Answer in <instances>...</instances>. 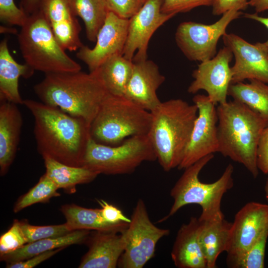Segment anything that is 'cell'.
Returning <instances> with one entry per match:
<instances>
[{"instance_id": "52a82bcc", "label": "cell", "mask_w": 268, "mask_h": 268, "mask_svg": "<svg viewBox=\"0 0 268 268\" xmlns=\"http://www.w3.org/2000/svg\"><path fill=\"white\" fill-rule=\"evenodd\" d=\"M151 112L124 96L108 94L90 124L91 138L109 145L119 144L125 138L147 134Z\"/></svg>"}, {"instance_id": "7402d4cb", "label": "cell", "mask_w": 268, "mask_h": 268, "mask_svg": "<svg viewBox=\"0 0 268 268\" xmlns=\"http://www.w3.org/2000/svg\"><path fill=\"white\" fill-rule=\"evenodd\" d=\"M35 70L26 64L16 62L9 53L7 40L0 44V99L15 104H23L19 91V79L31 77Z\"/></svg>"}, {"instance_id": "4316f807", "label": "cell", "mask_w": 268, "mask_h": 268, "mask_svg": "<svg viewBox=\"0 0 268 268\" xmlns=\"http://www.w3.org/2000/svg\"><path fill=\"white\" fill-rule=\"evenodd\" d=\"M45 174L54 182L59 189L66 193H75L78 185L90 183L99 175L97 172L84 166L65 164L49 157L43 158Z\"/></svg>"}, {"instance_id": "5b68a950", "label": "cell", "mask_w": 268, "mask_h": 268, "mask_svg": "<svg viewBox=\"0 0 268 268\" xmlns=\"http://www.w3.org/2000/svg\"><path fill=\"white\" fill-rule=\"evenodd\" d=\"M209 154L185 169V171L170 191L173 204L168 215L160 220L163 221L174 215L181 208L190 204H199L201 213L199 217L201 221L224 217L221 209L224 195L234 185V167L229 164L221 177L212 183L200 181L199 174L203 168L213 158Z\"/></svg>"}, {"instance_id": "277c9868", "label": "cell", "mask_w": 268, "mask_h": 268, "mask_svg": "<svg viewBox=\"0 0 268 268\" xmlns=\"http://www.w3.org/2000/svg\"><path fill=\"white\" fill-rule=\"evenodd\" d=\"M196 104L181 99L161 103L152 111L147 136L165 171L177 167L189 143L198 116Z\"/></svg>"}, {"instance_id": "d4e9b609", "label": "cell", "mask_w": 268, "mask_h": 268, "mask_svg": "<svg viewBox=\"0 0 268 268\" xmlns=\"http://www.w3.org/2000/svg\"><path fill=\"white\" fill-rule=\"evenodd\" d=\"M90 230H77L67 235L38 240L25 244L15 251L0 256V261L6 264L23 261L42 253L73 244L86 242Z\"/></svg>"}, {"instance_id": "4dcf8cb0", "label": "cell", "mask_w": 268, "mask_h": 268, "mask_svg": "<svg viewBox=\"0 0 268 268\" xmlns=\"http://www.w3.org/2000/svg\"><path fill=\"white\" fill-rule=\"evenodd\" d=\"M268 229L260 237L248 250L236 256H227L228 267L232 268H263Z\"/></svg>"}, {"instance_id": "8992f818", "label": "cell", "mask_w": 268, "mask_h": 268, "mask_svg": "<svg viewBox=\"0 0 268 268\" xmlns=\"http://www.w3.org/2000/svg\"><path fill=\"white\" fill-rule=\"evenodd\" d=\"M17 37L25 64L34 70L45 73L81 70L80 65L60 45L39 9L29 16Z\"/></svg>"}, {"instance_id": "ffe728a7", "label": "cell", "mask_w": 268, "mask_h": 268, "mask_svg": "<svg viewBox=\"0 0 268 268\" xmlns=\"http://www.w3.org/2000/svg\"><path fill=\"white\" fill-rule=\"evenodd\" d=\"M23 118L17 105L0 100V174L5 175L15 157L19 142Z\"/></svg>"}, {"instance_id": "484cf974", "label": "cell", "mask_w": 268, "mask_h": 268, "mask_svg": "<svg viewBox=\"0 0 268 268\" xmlns=\"http://www.w3.org/2000/svg\"><path fill=\"white\" fill-rule=\"evenodd\" d=\"M133 67V61L126 58L122 54H116L107 59L93 71L109 94L124 96Z\"/></svg>"}, {"instance_id": "836d02e7", "label": "cell", "mask_w": 268, "mask_h": 268, "mask_svg": "<svg viewBox=\"0 0 268 268\" xmlns=\"http://www.w3.org/2000/svg\"><path fill=\"white\" fill-rule=\"evenodd\" d=\"M29 16L16 5L14 0H0V19L2 22L21 27L26 23Z\"/></svg>"}, {"instance_id": "7bdbcfd3", "label": "cell", "mask_w": 268, "mask_h": 268, "mask_svg": "<svg viewBox=\"0 0 268 268\" xmlns=\"http://www.w3.org/2000/svg\"><path fill=\"white\" fill-rule=\"evenodd\" d=\"M248 4L254 7L257 13L268 10V0H250Z\"/></svg>"}, {"instance_id": "44dd1931", "label": "cell", "mask_w": 268, "mask_h": 268, "mask_svg": "<svg viewBox=\"0 0 268 268\" xmlns=\"http://www.w3.org/2000/svg\"><path fill=\"white\" fill-rule=\"evenodd\" d=\"M201 221L192 217L179 228L171 253L175 266L179 268H207L199 241Z\"/></svg>"}, {"instance_id": "f6af8a7d", "label": "cell", "mask_w": 268, "mask_h": 268, "mask_svg": "<svg viewBox=\"0 0 268 268\" xmlns=\"http://www.w3.org/2000/svg\"><path fill=\"white\" fill-rule=\"evenodd\" d=\"M265 196H266V200L268 202V178H267V180L266 182V184L265 186Z\"/></svg>"}, {"instance_id": "603a6c76", "label": "cell", "mask_w": 268, "mask_h": 268, "mask_svg": "<svg viewBox=\"0 0 268 268\" xmlns=\"http://www.w3.org/2000/svg\"><path fill=\"white\" fill-rule=\"evenodd\" d=\"M200 221L199 238L207 268H215L219 255L228 249L232 222L224 217Z\"/></svg>"}, {"instance_id": "e575fe53", "label": "cell", "mask_w": 268, "mask_h": 268, "mask_svg": "<svg viewBox=\"0 0 268 268\" xmlns=\"http://www.w3.org/2000/svg\"><path fill=\"white\" fill-rule=\"evenodd\" d=\"M214 0H163L162 12L176 14L201 6H212Z\"/></svg>"}, {"instance_id": "8fae6325", "label": "cell", "mask_w": 268, "mask_h": 268, "mask_svg": "<svg viewBox=\"0 0 268 268\" xmlns=\"http://www.w3.org/2000/svg\"><path fill=\"white\" fill-rule=\"evenodd\" d=\"M198 108L189 143L178 168L185 169L206 156L218 151L217 115L215 104L207 95L197 94L193 98Z\"/></svg>"}, {"instance_id": "f546056e", "label": "cell", "mask_w": 268, "mask_h": 268, "mask_svg": "<svg viewBox=\"0 0 268 268\" xmlns=\"http://www.w3.org/2000/svg\"><path fill=\"white\" fill-rule=\"evenodd\" d=\"M59 188L45 173L38 183L15 202L13 212L17 213L34 204L48 202L52 198L60 196Z\"/></svg>"}, {"instance_id": "b9f144b4", "label": "cell", "mask_w": 268, "mask_h": 268, "mask_svg": "<svg viewBox=\"0 0 268 268\" xmlns=\"http://www.w3.org/2000/svg\"><path fill=\"white\" fill-rule=\"evenodd\" d=\"M40 0H22L20 7L30 15L39 9Z\"/></svg>"}, {"instance_id": "cb8c5ba5", "label": "cell", "mask_w": 268, "mask_h": 268, "mask_svg": "<svg viewBox=\"0 0 268 268\" xmlns=\"http://www.w3.org/2000/svg\"><path fill=\"white\" fill-rule=\"evenodd\" d=\"M65 216L68 228L71 231L88 230L122 233L129 223H110L102 215L100 208H87L75 204H66L60 209Z\"/></svg>"}, {"instance_id": "ee69618b", "label": "cell", "mask_w": 268, "mask_h": 268, "mask_svg": "<svg viewBox=\"0 0 268 268\" xmlns=\"http://www.w3.org/2000/svg\"><path fill=\"white\" fill-rule=\"evenodd\" d=\"M1 33H9L16 34L17 33L16 29L11 27H6L4 26H0V27Z\"/></svg>"}, {"instance_id": "9c48e42d", "label": "cell", "mask_w": 268, "mask_h": 268, "mask_svg": "<svg viewBox=\"0 0 268 268\" xmlns=\"http://www.w3.org/2000/svg\"><path fill=\"white\" fill-rule=\"evenodd\" d=\"M169 233V229L159 228L152 222L144 202L142 199H138L131 215V221L122 232L125 247L118 267L142 268L154 257L159 240Z\"/></svg>"}, {"instance_id": "74e56055", "label": "cell", "mask_w": 268, "mask_h": 268, "mask_svg": "<svg viewBox=\"0 0 268 268\" xmlns=\"http://www.w3.org/2000/svg\"><path fill=\"white\" fill-rule=\"evenodd\" d=\"M257 165L259 170L268 174V125L260 137L257 151Z\"/></svg>"}, {"instance_id": "f1b7e54d", "label": "cell", "mask_w": 268, "mask_h": 268, "mask_svg": "<svg viewBox=\"0 0 268 268\" xmlns=\"http://www.w3.org/2000/svg\"><path fill=\"white\" fill-rule=\"evenodd\" d=\"M69 0L74 15L83 21L87 39L92 42H96L97 34L109 11L106 0Z\"/></svg>"}, {"instance_id": "83f0119b", "label": "cell", "mask_w": 268, "mask_h": 268, "mask_svg": "<svg viewBox=\"0 0 268 268\" xmlns=\"http://www.w3.org/2000/svg\"><path fill=\"white\" fill-rule=\"evenodd\" d=\"M249 80V83H231L228 95L268 121V85L258 80Z\"/></svg>"}, {"instance_id": "60d3db41", "label": "cell", "mask_w": 268, "mask_h": 268, "mask_svg": "<svg viewBox=\"0 0 268 268\" xmlns=\"http://www.w3.org/2000/svg\"><path fill=\"white\" fill-rule=\"evenodd\" d=\"M244 17L263 24L268 29V17L260 16L257 13H245ZM257 44L267 53L268 56V39L265 42H258Z\"/></svg>"}, {"instance_id": "5bb4252c", "label": "cell", "mask_w": 268, "mask_h": 268, "mask_svg": "<svg viewBox=\"0 0 268 268\" xmlns=\"http://www.w3.org/2000/svg\"><path fill=\"white\" fill-rule=\"evenodd\" d=\"M129 19L122 18L109 11L99 31L93 48L83 45L76 56L88 67L89 72L95 70L107 59L122 54L127 41Z\"/></svg>"}, {"instance_id": "6da1fadb", "label": "cell", "mask_w": 268, "mask_h": 268, "mask_svg": "<svg viewBox=\"0 0 268 268\" xmlns=\"http://www.w3.org/2000/svg\"><path fill=\"white\" fill-rule=\"evenodd\" d=\"M23 105L33 117L37 149L42 158L49 157L67 165L82 166L91 137L90 125L83 119L41 101L26 99Z\"/></svg>"}, {"instance_id": "ac0fdd59", "label": "cell", "mask_w": 268, "mask_h": 268, "mask_svg": "<svg viewBox=\"0 0 268 268\" xmlns=\"http://www.w3.org/2000/svg\"><path fill=\"white\" fill-rule=\"evenodd\" d=\"M133 72L124 97L140 107L151 112L160 103L157 90L165 78L158 66L147 59L133 62Z\"/></svg>"}, {"instance_id": "d6a6232c", "label": "cell", "mask_w": 268, "mask_h": 268, "mask_svg": "<svg viewBox=\"0 0 268 268\" xmlns=\"http://www.w3.org/2000/svg\"><path fill=\"white\" fill-rule=\"evenodd\" d=\"M26 244L20 221L15 219L7 231L0 236V256L15 251Z\"/></svg>"}, {"instance_id": "f35d334b", "label": "cell", "mask_w": 268, "mask_h": 268, "mask_svg": "<svg viewBox=\"0 0 268 268\" xmlns=\"http://www.w3.org/2000/svg\"><path fill=\"white\" fill-rule=\"evenodd\" d=\"M66 248L63 247L48 251L28 259L6 264L7 268H32L49 259L57 253Z\"/></svg>"}, {"instance_id": "8d00e7d4", "label": "cell", "mask_w": 268, "mask_h": 268, "mask_svg": "<svg viewBox=\"0 0 268 268\" xmlns=\"http://www.w3.org/2000/svg\"><path fill=\"white\" fill-rule=\"evenodd\" d=\"M97 201L101 206L102 216L108 222L113 224L130 222L131 218L127 217L122 211L116 206L102 199L97 200Z\"/></svg>"}, {"instance_id": "2e32d148", "label": "cell", "mask_w": 268, "mask_h": 268, "mask_svg": "<svg viewBox=\"0 0 268 268\" xmlns=\"http://www.w3.org/2000/svg\"><path fill=\"white\" fill-rule=\"evenodd\" d=\"M268 229V204L249 202L236 214L232 222L227 256H236L251 247Z\"/></svg>"}, {"instance_id": "ab89813d", "label": "cell", "mask_w": 268, "mask_h": 268, "mask_svg": "<svg viewBox=\"0 0 268 268\" xmlns=\"http://www.w3.org/2000/svg\"><path fill=\"white\" fill-rule=\"evenodd\" d=\"M248 5V0H214L212 14L220 15L232 9L244 10Z\"/></svg>"}, {"instance_id": "7a4b0ae2", "label": "cell", "mask_w": 268, "mask_h": 268, "mask_svg": "<svg viewBox=\"0 0 268 268\" xmlns=\"http://www.w3.org/2000/svg\"><path fill=\"white\" fill-rule=\"evenodd\" d=\"M33 88L41 102L83 119L90 125L109 94L94 71L81 70L45 73Z\"/></svg>"}, {"instance_id": "1f68e13d", "label": "cell", "mask_w": 268, "mask_h": 268, "mask_svg": "<svg viewBox=\"0 0 268 268\" xmlns=\"http://www.w3.org/2000/svg\"><path fill=\"white\" fill-rule=\"evenodd\" d=\"M20 224L27 243L38 240L61 237L72 232L66 223L59 225L38 226L31 225L26 220Z\"/></svg>"}, {"instance_id": "3957f363", "label": "cell", "mask_w": 268, "mask_h": 268, "mask_svg": "<svg viewBox=\"0 0 268 268\" xmlns=\"http://www.w3.org/2000/svg\"><path fill=\"white\" fill-rule=\"evenodd\" d=\"M216 111L218 152L242 164L256 178L258 143L268 121L234 100L218 104Z\"/></svg>"}, {"instance_id": "9a60e30c", "label": "cell", "mask_w": 268, "mask_h": 268, "mask_svg": "<svg viewBox=\"0 0 268 268\" xmlns=\"http://www.w3.org/2000/svg\"><path fill=\"white\" fill-rule=\"evenodd\" d=\"M222 39L235 58L231 83L256 79L268 84V56L257 43L252 44L233 33H226Z\"/></svg>"}, {"instance_id": "4fadbf2b", "label": "cell", "mask_w": 268, "mask_h": 268, "mask_svg": "<svg viewBox=\"0 0 268 268\" xmlns=\"http://www.w3.org/2000/svg\"><path fill=\"white\" fill-rule=\"evenodd\" d=\"M233 56L230 49L225 46L213 58L201 62L193 72L194 80L188 88V92L196 94L203 90L215 105L227 102L228 89L232 81L229 64Z\"/></svg>"}, {"instance_id": "e0dca14e", "label": "cell", "mask_w": 268, "mask_h": 268, "mask_svg": "<svg viewBox=\"0 0 268 268\" xmlns=\"http://www.w3.org/2000/svg\"><path fill=\"white\" fill-rule=\"evenodd\" d=\"M39 9L64 50L76 51L83 45L79 38L81 27L69 0H40Z\"/></svg>"}, {"instance_id": "30bf717a", "label": "cell", "mask_w": 268, "mask_h": 268, "mask_svg": "<svg viewBox=\"0 0 268 268\" xmlns=\"http://www.w3.org/2000/svg\"><path fill=\"white\" fill-rule=\"evenodd\" d=\"M241 14V11L235 9L227 11L218 21L209 25L182 22L175 33L177 45L190 61L202 62L211 59L217 54V43L226 33L229 24Z\"/></svg>"}, {"instance_id": "ba28073f", "label": "cell", "mask_w": 268, "mask_h": 268, "mask_svg": "<svg viewBox=\"0 0 268 268\" xmlns=\"http://www.w3.org/2000/svg\"><path fill=\"white\" fill-rule=\"evenodd\" d=\"M156 159L147 134L130 137L117 145L101 144L90 137L82 166L99 174L123 175L133 172L143 162Z\"/></svg>"}, {"instance_id": "d590c367", "label": "cell", "mask_w": 268, "mask_h": 268, "mask_svg": "<svg viewBox=\"0 0 268 268\" xmlns=\"http://www.w3.org/2000/svg\"><path fill=\"white\" fill-rule=\"evenodd\" d=\"M109 11L130 19L143 6L146 0H106Z\"/></svg>"}, {"instance_id": "d6986e66", "label": "cell", "mask_w": 268, "mask_h": 268, "mask_svg": "<svg viewBox=\"0 0 268 268\" xmlns=\"http://www.w3.org/2000/svg\"><path fill=\"white\" fill-rule=\"evenodd\" d=\"M86 242L88 250L82 257L79 268H115L123 254L125 242L122 233L95 231Z\"/></svg>"}, {"instance_id": "7c38bea8", "label": "cell", "mask_w": 268, "mask_h": 268, "mask_svg": "<svg viewBox=\"0 0 268 268\" xmlns=\"http://www.w3.org/2000/svg\"><path fill=\"white\" fill-rule=\"evenodd\" d=\"M163 0H146L129 19L127 41L123 55L133 62L147 59L149 40L155 31L175 15L162 12Z\"/></svg>"}]
</instances>
